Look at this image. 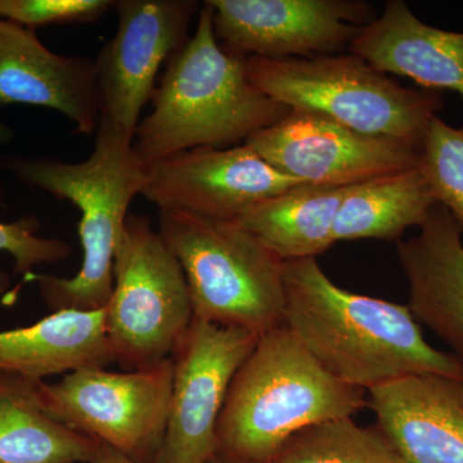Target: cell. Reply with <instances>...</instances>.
<instances>
[{"label": "cell", "mask_w": 463, "mask_h": 463, "mask_svg": "<svg viewBox=\"0 0 463 463\" xmlns=\"http://www.w3.org/2000/svg\"><path fill=\"white\" fill-rule=\"evenodd\" d=\"M285 322L335 379L365 392L412 374L463 377V361L432 347L408 306L354 294L317 258L283 264Z\"/></svg>", "instance_id": "6da1fadb"}, {"label": "cell", "mask_w": 463, "mask_h": 463, "mask_svg": "<svg viewBox=\"0 0 463 463\" xmlns=\"http://www.w3.org/2000/svg\"><path fill=\"white\" fill-rule=\"evenodd\" d=\"M213 14L203 3L196 32L169 58L152 111L137 127L133 147L146 164L192 148L239 146L289 112L251 83L245 58L221 47Z\"/></svg>", "instance_id": "7a4b0ae2"}, {"label": "cell", "mask_w": 463, "mask_h": 463, "mask_svg": "<svg viewBox=\"0 0 463 463\" xmlns=\"http://www.w3.org/2000/svg\"><path fill=\"white\" fill-rule=\"evenodd\" d=\"M3 166L27 187L69 201L80 210L78 232L83 248L80 270L71 279L32 273L52 312L106 307L114 288L116 250L128 210L141 194L147 164L133 147V138L99 118L94 149L81 163L47 157H8Z\"/></svg>", "instance_id": "3957f363"}, {"label": "cell", "mask_w": 463, "mask_h": 463, "mask_svg": "<svg viewBox=\"0 0 463 463\" xmlns=\"http://www.w3.org/2000/svg\"><path fill=\"white\" fill-rule=\"evenodd\" d=\"M365 407V390L335 379L282 325L259 337L234 374L216 425L218 453L270 463L298 432Z\"/></svg>", "instance_id": "277c9868"}, {"label": "cell", "mask_w": 463, "mask_h": 463, "mask_svg": "<svg viewBox=\"0 0 463 463\" xmlns=\"http://www.w3.org/2000/svg\"><path fill=\"white\" fill-rule=\"evenodd\" d=\"M251 83L297 111L313 112L355 132L422 149L429 124L443 106L437 90L404 88L354 54L246 58Z\"/></svg>", "instance_id": "5b68a950"}, {"label": "cell", "mask_w": 463, "mask_h": 463, "mask_svg": "<svg viewBox=\"0 0 463 463\" xmlns=\"http://www.w3.org/2000/svg\"><path fill=\"white\" fill-rule=\"evenodd\" d=\"M187 279L194 318L261 335L285 322V261L237 222L158 212Z\"/></svg>", "instance_id": "8992f818"}, {"label": "cell", "mask_w": 463, "mask_h": 463, "mask_svg": "<svg viewBox=\"0 0 463 463\" xmlns=\"http://www.w3.org/2000/svg\"><path fill=\"white\" fill-rule=\"evenodd\" d=\"M105 310L112 355L130 371L170 358L194 321L182 265L148 216L128 215Z\"/></svg>", "instance_id": "52a82bcc"}, {"label": "cell", "mask_w": 463, "mask_h": 463, "mask_svg": "<svg viewBox=\"0 0 463 463\" xmlns=\"http://www.w3.org/2000/svg\"><path fill=\"white\" fill-rule=\"evenodd\" d=\"M38 389L52 419L134 462L149 463L165 435L173 361L129 373L80 368L54 383L41 381Z\"/></svg>", "instance_id": "ba28073f"}, {"label": "cell", "mask_w": 463, "mask_h": 463, "mask_svg": "<svg viewBox=\"0 0 463 463\" xmlns=\"http://www.w3.org/2000/svg\"><path fill=\"white\" fill-rule=\"evenodd\" d=\"M259 337L194 318L170 356L169 417L161 446L149 463H207L218 453L216 425L228 390Z\"/></svg>", "instance_id": "9c48e42d"}, {"label": "cell", "mask_w": 463, "mask_h": 463, "mask_svg": "<svg viewBox=\"0 0 463 463\" xmlns=\"http://www.w3.org/2000/svg\"><path fill=\"white\" fill-rule=\"evenodd\" d=\"M246 145L286 175L326 187H350L421 164V148L416 146L355 132L325 116L297 109Z\"/></svg>", "instance_id": "30bf717a"}, {"label": "cell", "mask_w": 463, "mask_h": 463, "mask_svg": "<svg viewBox=\"0 0 463 463\" xmlns=\"http://www.w3.org/2000/svg\"><path fill=\"white\" fill-rule=\"evenodd\" d=\"M216 41L228 53L312 58L347 47L376 18L359 0H207Z\"/></svg>", "instance_id": "8fae6325"}, {"label": "cell", "mask_w": 463, "mask_h": 463, "mask_svg": "<svg viewBox=\"0 0 463 463\" xmlns=\"http://www.w3.org/2000/svg\"><path fill=\"white\" fill-rule=\"evenodd\" d=\"M298 184L304 183L243 143L187 149L147 164L141 194L158 212L237 222L252 207Z\"/></svg>", "instance_id": "7c38bea8"}, {"label": "cell", "mask_w": 463, "mask_h": 463, "mask_svg": "<svg viewBox=\"0 0 463 463\" xmlns=\"http://www.w3.org/2000/svg\"><path fill=\"white\" fill-rule=\"evenodd\" d=\"M118 25L96 60L99 118L134 141L158 69L190 41L194 0H118Z\"/></svg>", "instance_id": "4fadbf2b"}, {"label": "cell", "mask_w": 463, "mask_h": 463, "mask_svg": "<svg viewBox=\"0 0 463 463\" xmlns=\"http://www.w3.org/2000/svg\"><path fill=\"white\" fill-rule=\"evenodd\" d=\"M14 103L54 109L90 136L99 121L96 60L54 53L35 30L0 18V112ZM9 139L0 120V142Z\"/></svg>", "instance_id": "5bb4252c"}, {"label": "cell", "mask_w": 463, "mask_h": 463, "mask_svg": "<svg viewBox=\"0 0 463 463\" xmlns=\"http://www.w3.org/2000/svg\"><path fill=\"white\" fill-rule=\"evenodd\" d=\"M367 407L403 463H463V377L390 381L368 390Z\"/></svg>", "instance_id": "9a60e30c"}, {"label": "cell", "mask_w": 463, "mask_h": 463, "mask_svg": "<svg viewBox=\"0 0 463 463\" xmlns=\"http://www.w3.org/2000/svg\"><path fill=\"white\" fill-rule=\"evenodd\" d=\"M419 228L397 246L410 288L408 307L463 361V232L439 203Z\"/></svg>", "instance_id": "2e32d148"}, {"label": "cell", "mask_w": 463, "mask_h": 463, "mask_svg": "<svg viewBox=\"0 0 463 463\" xmlns=\"http://www.w3.org/2000/svg\"><path fill=\"white\" fill-rule=\"evenodd\" d=\"M347 50L383 74L463 97V33L422 23L403 0L386 2L383 14L362 27Z\"/></svg>", "instance_id": "e0dca14e"}, {"label": "cell", "mask_w": 463, "mask_h": 463, "mask_svg": "<svg viewBox=\"0 0 463 463\" xmlns=\"http://www.w3.org/2000/svg\"><path fill=\"white\" fill-rule=\"evenodd\" d=\"M105 307L58 310L26 327L0 331V373L44 381L54 374L114 364Z\"/></svg>", "instance_id": "ac0fdd59"}, {"label": "cell", "mask_w": 463, "mask_h": 463, "mask_svg": "<svg viewBox=\"0 0 463 463\" xmlns=\"http://www.w3.org/2000/svg\"><path fill=\"white\" fill-rule=\"evenodd\" d=\"M346 188L304 183L252 207L237 223L283 261L317 258L335 243Z\"/></svg>", "instance_id": "d6986e66"}, {"label": "cell", "mask_w": 463, "mask_h": 463, "mask_svg": "<svg viewBox=\"0 0 463 463\" xmlns=\"http://www.w3.org/2000/svg\"><path fill=\"white\" fill-rule=\"evenodd\" d=\"M39 383L0 373V463H90L99 441L52 419Z\"/></svg>", "instance_id": "ffe728a7"}, {"label": "cell", "mask_w": 463, "mask_h": 463, "mask_svg": "<svg viewBox=\"0 0 463 463\" xmlns=\"http://www.w3.org/2000/svg\"><path fill=\"white\" fill-rule=\"evenodd\" d=\"M435 205L420 166L350 185L335 222V243L397 240L408 228L420 227Z\"/></svg>", "instance_id": "44dd1931"}, {"label": "cell", "mask_w": 463, "mask_h": 463, "mask_svg": "<svg viewBox=\"0 0 463 463\" xmlns=\"http://www.w3.org/2000/svg\"><path fill=\"white\" fill-rule=\"evenodd\" d=\"M270 463H403L376 425L352 417L304 429L289 439Z\"/></svg>", "instance_id": "7402d4cb"}, {"label": "cell", "mask_w": 463, "mask_h": 463, "mask_svg": "<svg viewBox=\"0 0 463 463\" xmlns=\"http://www.w3.org/2000/svg\"><path fill=\"white\" fill-rule=\"evenodd\" d=\"M420 169L437 203L463 232V127H450L434 116L423 138Z\"/></svg>", "instance_id": "603a6c76"}, {"label": "cell", "mask_w": 463, "mask_h": 463, "mask_svg": "<svg viewBox=\"0 0 463 463\" xmlns=\"http://www.w3.org/2000/svg\"><path fill=\"white\" fill-rule=\"evenodd\" d=\"M2 194L0 187V197ZM39 228L41 223L33 215L24 216L14 223L0 222V251L14 257V274L26 277L38 265L60 263L71 255V248L65 241L36 236ZM8 277L0 270V294L8 288Z\"/></svg>", "instance_id": "cb8c5ba5"}, {"label": "cell", "mask_w": 463, "mask_h": 463, "mask_svg": "<svg viewBox=\"0 0 463 463\" xmlns=\"http://www.w3.org/2000/svg\"><path fill=\"white\" fill-rule=\"evenodd\" d=\"M114 5L111 0H0V18L35 30L96 23Z\"/></svg>", "instance_id": "d4e9b609"}, {"label": "cell", "mask_w": 463, "mask_h": 463, "mask_svg": "<svg viewBox=\"0 0 463 463\" xmlns=\"http://www.w3.org/2000/svg\"><path fill=\"white\" fill-rule=\"evenodd\" d=\"M90 463H137L129 457L123 455L108 444L99 443L97 448L96 455L90 459Z\"/></svg>", "instance_id": "484cf974"}, {"label": "cell", "mask_w": 463, "mask_h": 463, "mask_svg": "<svg viewBox=\"0 0 463 463\" xmlns=\"http://www.w3.org/2000/svg\"><path fill=\"white\" fill-rule=\"evenodd\" d=\"M207 463H264V462H252V461H242V459L231 458V457L219 455L216 453L212 459Z\"/></svg>", "instance_id": "4316f807"}]
</instances>
